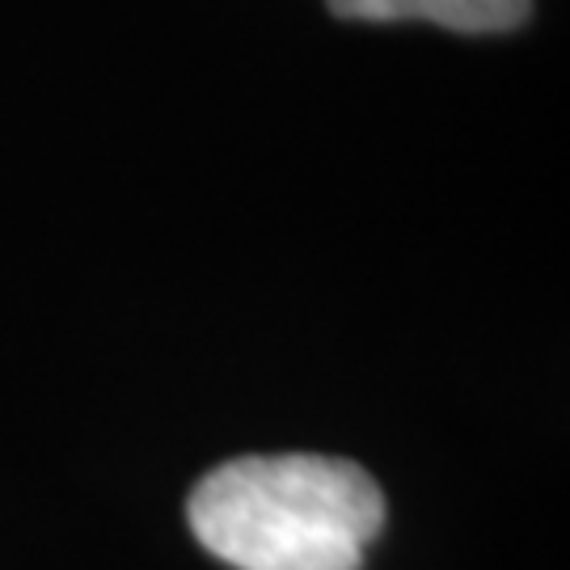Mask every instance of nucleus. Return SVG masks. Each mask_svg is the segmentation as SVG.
Returning <instances> with one entry per match:
<instances>
[{
  "label": "nucleus",
  "mask_w": 570,
  "mask_h": 570,
  "mask_svg": "<svg viewBox=\"0 0 570 570\" xmlns=\"http://www.w3.org/2000/svg\"><path fill=\"white\" fill-rule=\"evenodd\" d=\"M343 21H431L452 35H508L524 26L532 0H326Z\"/></svg>",
  "instance_id": "2"
},
{
  "label": "nucleus",
  "mask_w": 570,
  "mask_h": 570,
  "mask_svg": "<svg viewBox=\"0 0 570 570\" xmlns=\"http://www.w3.org/2000/svg\"><path fill=\"white\" fill-rule=\"evenodd\" d=\"M186 515L233 570H360L385 524V494L338 456H237L190 490Z\"/></svg>",
  "instance_id": "1"
}]
</instances>
